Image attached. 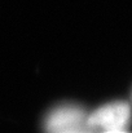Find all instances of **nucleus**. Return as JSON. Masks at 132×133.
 Instances as JSON below:
<instances>
[{
	"mask_svg": "<svg viewBox=\"0 0 132 133\" xmlns=\"http://www.w3.org/2000/svg\"><path fill=\"white\" fill-rule=\"evenodd\" d=\"M131 120V110L126 102L108 103L87 118V125L91 131H124Z\"/></svg>",
	"mask_w": 132,
	"mask_h": 133,
	"instance_id": "f257e3e1",
	"label": "nucleus"
},
{
	"mask_svg": "<svg viewBox=\"0 0 132 133\" xmlns=\"http://www.w3.org/2000/svg\"><path fill=\"white\" fill-rule=\"evenodd\" d=\"M86 112L77 106H62L56 109L47 119L48 133H84L93 132L87 125Z\"/></svg>",
	"mask_w": 132,
	"mask_h": 133,
	"instance_id": "f03ea898",
	"label": "nucleus"
},
{
	"mask_svg": "<svg viewBox=\"0 0 132 133\" xmlns=\"http://www.w3.org/2000/svg\"><path fill=\"white\" fill-rule=\"evenodd\" d=\"M104 133H127L126 131H113V132H104Z\"/></svg>",
	"mask_w": 132,
	"mask_h": 133,
	"instance_id": "7ed1b4c3",
	"label": "nucleus"
},
{
	"mask_svg": "<svg viewBox=\"0 0 132 133\" xmlns=\"http://www.w3.org/2000/svg\"><path fill=\"white\" fill-rule=\"evenodd\" d=\"M84 133H93V132H84Z\"/></svg>",
	"mask_w": 132,
	"mask_h": 133,
	"instance_id": "20e7f679",
	"label": "nucleus"
}]
</instances>
